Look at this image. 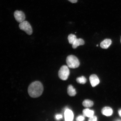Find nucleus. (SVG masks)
<instances>
[{"label": "nucleus", "mask_w": 121, "mask_h": 121, "mask_svg": "<svg viewBox=\"0 0 121 121\" xmlns=\"http://www.w3.org/2000/svg\"></svg>", "instance_id": "obj_23"}, {"label": "nucleus", "mask_w": 121, "mask_h": 121, "mask_svg": "<svg viewBox=\"0 0 121 121\" xmlns=\"http://www.w3.org/2000/svg\"><path fill=\"white\" fill-rule=\"evenodd\" d=\"M68 39L69 43L72 44L76 40L77 38L76 36L75 35L71 34L68 36Z\"/></svg>", "instance_id": "obj_14"}, {"label": "nucleus", "mask_w": 121, "mask_h": 121, "mask_svg": "<svg viewBox=\"0 0 121 121\" xmlns=\"http://www.w3.org/2000/svg\"><path fill=\"white\" fill-rule=\"evenodd\" d=\"M68 0L72 3H75L78 1V0Z\"/></svg>", "instance_id": "obj_19"}, {"label": "nucleus", "mask_w": 121, "mask_h": 121, "mask_svg": "<svg viewBox=\"0 0 121 121\" xmlns=\"http://www.w3.org/2000/svg\"><path fill=\"white\" fill-rule=\"evenodd\" d=\"M69 75V67L67 66L63 65L60 68L58 72V76L60 79L66 80L68 79Z\"/></svg>", "instance_id": "obj_3"}, {"label": "nucleus", "mask_w": 121, "mask_h": 121, "mask_svg": "<svg viewBox=\"0 0 121 121\" xmlns=\"http://www.w3.org/2000/svg\"><path fill=\"white\" fill-rule=\"evenodd\" d=\"M96 46H97L98 47V45H97Z\"/></svg>", "instance_id": "obj_22"}, {"label": "nucleus", "mask_w": 121, "mask_h": 121, "mask_svg": "<svg viewBox=\"0 0 121 121\" xmlns=\"http://www.w3.org/2000/svg\"><path fill=\"white\" fill-rule=\"evenodd\" d=\"M90 80L91 84L92 87H95L99 84V80L96 75L93 74L90 77Z\"/></svg>", "instance_id": "obj_7"}, {"label": "nucleus", "mask_w": 121, "mask_h": 121, "mask_svg": "<svg viewBox=\"0 0 121 121\" xmlns=\"http://www.w3.org/2000/svg\"><path fill=\"white\" fill-rule=\"evenodd\" d=\"M55 117L56 120H60L63 117V116L62 115L60 114H58L56 115V116Z\"/></svg>", "instance_id": "obj_18"}, {"label": "nucleus", "mask_w": 121, "mask_h": 121, "mask_svg": "<svg viewBox=\"0 0 121 121\" xmlns=\"http://www.w3.org/2000/svg\"><path fill=\"white\" fill-rule=\"evenodd\" d=\"M118 113L119 116L121 117V109L119 110L118 111Z\"/></svg>", "instance_id": "obj_20"}, {"label": "nucleus", "mask_w": 121, "mask_h": 121, "mask_svg": "<svg viewBox=\"0 0 121 121\" xmlns=\"http://www.w3.org/2000/svg\"><path fill=\"white\" fill-rule=\"evenodd\" d=\"M88 121H97V117L96 116H93L90 118Z\"/></svg>", "instance_id": "obj_17"}, {"label": "nucleus", "mask_w": 121, "mask_h": 121, "mask_svg": "<svg viewBox=\"0 0 121 121\" xmlns=\"http://www.w3.org/2000/svg\"><path fill=\"white\" fill-rule=\"evenodd\" d=\"M84 116L82 115L78 116L76 118L77 121H84Z\"/></svg>", "instance_id": "obj_16"}, {"label": "nucleus", "mask_w": 121, "mask_h": 121, "mask_svg": "<svg viewBox=\"0 0 121 121\" xmlns=\"http://www.w3.org/2000/svg\"><path fill=\"white\" fill-rule=\"evenodd\" d=\"M19 26L21 30L25 31L27 34L30 35L32 34V28L28 21H25L19 24Z\"/></svg>", "instance_id": "obj_4"}, {"label": "nucleus", "mask_w": 121, "mask_h": 121, "mask_svg": "<svg viewBox=\"0 0 121 121\" xmlns=\"http://www.w3.org/2000/svg\"><path fill=\"white\" fill-rule=\"evenodd\" d=\"M82 104L86 107H90L93 106L94 103L93 101L89 99H86L83 101Z\"/></svg>", "instance_id": "obj_13"}, {"label": "nucleus", "mask_w": 121, "mask_h": 121, "mask_svg": "<svg viewBox=\"0 0 121 121\" xmlns=\"http://www.w3.org/2000/svg\"><path fill=\"white\" fill-rule=\"evenodd\" d=\"M102 113L103 115L106 116H111L113 114V111L111 108L106 107H104L102 110Z\"/></svg>", "instance_id": "obj_8"}, {"label": "nucleus", "mask_w": 121, "mask_h": 121, "mask_svg": "<svg viewBox=\"0 0 121 121\" xmlns=\"http://www.w3.org/2000/svg\"><path fill=\"white\" fill-rule=\"evenodd\" d=\"M43 90V85L40 82L36 81L32 83L29 86L28 92L31 97H39L42 95Z\"/></svg>", "instance_id": "obj_1"}, {"label": "nucleus", "mask_w": 121, "mask_h": 121, "mask_svg": "<svg viewBox=\"0 0 121 121\" xmlns=\"http://www.w3.org/2000/svg\"><path fill=\"white\" fill-rule=\"evenodd\" d=\"M64 116L65 121H72L73 120V113L71 110L69 108H66L65 110Z\"/></svg>", "instance_id": "obj_6"}, {"label": "nucleus", "mask_w": 121, "mask_h": 121, "mask_svg": "<svg viewBox=\"0 0 121 121\" xmlns=\"http://www.w3.org/2000/svg\"><path fill=\"white\" fill-rule=\"evenodd\" d=\"M14 16L16 20L20 23L25 21V15L22 11L16 10L14 12Z\"/></svg>", "instance_id": "obj_5"}, {"label": "nucleus", "mask_w": 121, "mask_h": 121, "mask_svg": "<svg viewBox=\"0 0 121 121\" xmlns=\"http://www.w3.org/2000/svg\"><path fill=\"white\" fill-rule=\"evenodd\" d=\"M66 63L68 67L72 69L78 68L80 65V62L78 58L73 55L68 56L66 59Z\"/></svg>", "instance_id": "obj_2"}, {"label": "nucleus", "mask_w": 121, "mask_h": 121, "mask_svg": "<svg viewBox=\"0 0 121 121\" xmlns=\"http://www.w3.org/2000/svg\"><path fill=\"white\" fill-rule=\"evenodd\" d=\"M84 42L82 39H77L75 40L74 43L72 44V48L73 49H75L80 45H84Z\"/></svg>", "instance_id": "obj_10"}, {"label": "nucleus", "mask_w": 121, "mask_h": 121, "mask_svg": "<svg viewBox=\"0 0 121 121\" xmlns=\"http://www.w3.org/2000/svg\"><path fill=\"white\" fill-rule=\"evenodd\" d=\"M68 94L71 96H74L76 94V91L72 85H69L67 89Z\"/></svg>", "instance_id": "obj_12"}, {"label": "nucleus", "mask_w": 121, "mask_h": 121, "mask_svg": "<svg viewBox=\"0 0 121 121\" xmlns=\"http://www.w3.org/2000/svg\"><path fill=\"white\" fill-rule=\"evenodd\" d=\"M76 81L78 83L84 84H85L87 80L85 77L82 76L77 78Z\"/></svg>", "instance_id": "obj_15"}, {"label": "nucleus", "mask_w": 121, "mask_h": 121, "mask_svg": "<svg viewBox=\"0 0 121 121\" xmlns=\"http://www.w3.org/2000/svg\"><path fill=\"white\" fill-rule=\"evenodd\" d=\"M83 113L84 116L90 118L94 116V112L93 110L86 108L83 110Z\"/></svg>", "instance_id": "obj_11"}, {"label": "nucleus", "mask_w": 121, "mask_h": 121, "mask_svg": "<svg viewBox=\"0 0 121 121\" xmlns=\"http://www.w3.org/2000/svg\"><path fill=\"white\" fill-rule=\"evenodd\" d=\"M121 121V120H117V121Z\"/></svg>", "instance_id": "obj_21"}, {"label": "nucleus", "mask_w": 121, "mask_h": 121, "mask_svg": "<svg viewBox=\"0 0 121 121\" xmlns=\"http://www.w3.org/2000/svg\"><path fill=\"white\" fill-rule=\"evenodd\" d=\"M112 43V41L111 39H105L101 42L100 46L103 49H107L109 47Z\"/></svg>", "instance_id": "obj_9"}]
</instances>
